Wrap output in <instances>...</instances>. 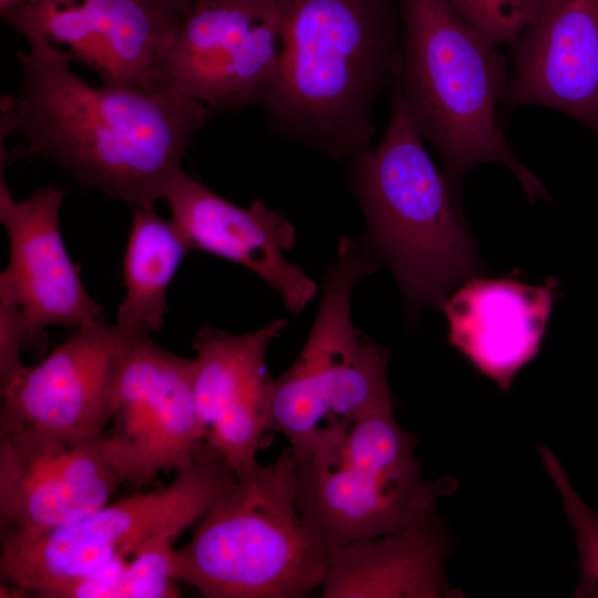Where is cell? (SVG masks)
Returning <instances> with one entry per match:
<instances>
[{"mask_svg":"<svg viewBox=\"0 0 598 598\" xmlns=\"http://www.w3.org/2000/svg\"><path fill=\"white\" fill-rule=\"evenodd\" d=\"M29 45L17 51L18 94L1 99V137L18 132L30 154L65 167L82 185L154 208L212 110L164 90L94 86L59 52Z\"/></svg>","mask_w":598,"mask_h":598,"instance_id":"cell-1","label":"cell"},{"mask_svg":"<svg viewBox=\"0 0 598 598\" xmlns=\"http://www.w3.org/2000/svg\"><path fill=\"white\" fill-rule=\"evenodd\" d=\"M281 52L261 102L271 125L332 158L371 147L372 110L400 55L398 0H276Z\"/></svg>","mask_w":598,"mask_h":598,"instance_id":"cell-2","label":"cell"},{"mask_svg":"<svg viewBox=\"0 0 598 598\" xmlns=\"http://www.w3.org/2000/svg\"><path fill=\"white\" fill-rule=\"evenodd\" d=\"M393 84L380 143L350 162V184L367 220L362 237L394 274L410 319L440 308L458 281L482 269L458 190L430 157Z\"/></svg>","mask_w":598,"mask_h":598,"instance_id":"cell-3","label":"cell"},{"mask_svg":"<svg viewBox=\"0 0 598 598\" xmlns=\"http://www.w3.org/2000/svg\"><path fill=\"white\" fill-rule=\"evenodd\" d=\"M401 47L393 83L420 135L442 154L458 190L474 166H507L529 202L549 200L539 178L513 153L496 115L506 85L496 44L446 0H398Z\"/></svg>","mask_w":598,"mask_h":598,"instance_id":"cell-4","label":"cell"},{"mask_svg":"<svg viewBox=\"0 0 598 598\" xmlns=\"http://www.w3.org/2000/svg\"><path fill=\"white\" fill-rule=\"evenodd\" d=\"M327 558L300 509L288 446L236 477L175 550L174 577L206 598H303L320 589Z\"/></svg>","mask_w":598,"mask_h":598,"instance_id":"cell-5","label":"cell"},{"mask_svg":"<svg viewBox=\"0 0 598 598\" xmlns=\"http://www.w3.org/2000/svg\"><path fill=\"white\" fill-rule=\"evenodd\" d=\"M379 264L362 237L340 238L307 341L269 384L267 429L286 437L295 461L337 444L359 420L394 410L388 381L391 352L351 319L353 288Z\"/></svg>","mask_w":598,"mask_h":598,"instance_id":"cell-6","label":"cell"},{"mask_svg":"<svg viewBox=\"0 0 598 598\" xmlns=\"http://www.w3.org/2000/svg\"><path fill=\"white\" fill-rule=\"evenodd\" d=\"M416 443L389 410L359 420L337 444L293 460L300 509L328 548L403 532L437 515L439 499L455 492L456 481L426 480Z\"/></svg>","mask_w":598,"mask_h":598,"instance_id":"cell-7","label":"cell"},{"mask_svg":"<svg viewBox=\"0 0 598 598\" xmlns=\"http://www.w3.org/2000/svg\"><path fill=\"white\" fill-rule=\"evenodd\" d=\"M236 474L208 443L164 488L136 493L35 539L1 544L0 576L12 592L66 598L83 578L150 537L178 536L231 486Z\"/></svg>","mask_w":598,"mask_h":598,"instance_id":"cell-8","label":"cell"},{"mask_svg":"<svg viewBox=\"0 0 598 598\" xmlns=\"http://www.w3.org/2000/svg\"><path fill=\"white\" fill-rule=\"evenodd\" d=\"M140 485L130 445L117 434L70 440L0 431V540L35 539L106 504L121 484Z\"/></svg>","mask_w":598,"mask_h":598,"instance_id":"cell-9","label":"cell"},{"mask_svg":"<svg viewBox=\"0 0 598 598\" xmlns=\"http://www.w3.org/2000/svg\"><path fill=\"white\" fill-rule=\"evenodd\" d=\"M280 52L276 0H195L166 56L162 89L212 112L260 105Z\"/></svg>","mask_w":598,"mask_h":598,"instance_id":"cell-10","label":"cell"},{"mask_svg":"<svg viewBox=\"0 0 598 598\" xmlns=\"http://www.w3.org/2000/svg\"><path fill=\"white\" fill-rule=\"evenodd\" d=\"M28 42L92 69L102 83L163 90L166 56L182 20L141 0H31L1 11Z\"/></svg>","mask_w":598,"mask_h":598,"instance_id":"cell-11","label":"cell"},{"mask_svg":"<svg viewBox=\"0 0 598 598\" xmlns=\"http://www.w3.org/2000/svg\"><path fill=\"white\" fill-rule=\"evenodd\" d=\"M134 331L104 321L74 329L0 389V431L70 440L104 435L117 413L118 372Z\"/></svg>","mask_w":598,"mask_h":598,"instance_id":"cell-12","label":"cell"},{"mask_svg":"<svg viewBox=\"0 0 598 598\" xmlns=\"http://www.w3.org/2000/svg\"><path fill=\"white\" fill-rule=\"evenodd\" d=\"M64 192L37 189L14 200L0 181V220L10 240V259L0 275V299L23 313L27 348L44 346L45 328L78 329L104 321L102 307L89 295L60 230Z\"/></svg>","mask_w":598,"mask_h":598,"instance_id":"cell-13","label":"cell"},{"mask_svg":"<svg viewBox=\"0 0 598 598\" xmlns=\"http://www.w3.org/2000/svg\"><path fill=\"white\" fill-rule=\"evenodd\" d=\"M194 360L134 331L117 379V433L132 448L142 484L190 464L207 443L193 393Z\"/></svg>","mask_w":598,"mask_h":598,"instance_id":"cell-14","label":"cell"},{"mask_svg":"<svg viewBox=\"0 0 598 598\" xmlns=\"http://www.w3.org/2000/svg\"><path fill=\"white\" fill-rule=\"evenodd\" d=\"M286 327V320L276 319L255 332L231 334L205 326L193 340L196 410L206 429L207 443L236 476L259 465L257 453L268 431L267 399L271 382L266 353Z\"/></svg>","mask_w":598,"mask_h":598,"instance_id":"cell-15","label":"cell"},{"mask_svg":"<svg viewBox=\"0 0 598 598\" xmlns=\"http://www.w3.org/2000/svg\"><path fill=\"white\" fill-rule=\"evenodd\" d=\"M164 199L190 250L241 265L267 282L286 308L299 313L317 295V283L285 257L296 244V228L262 200L240 207L190 177L184 168Z\"/></svg>","mask_w":598,"mask_h":598,"instance_id":"cell-16","label":"cell"},{"mask_svg":"<svg viewBox=\"0 0 598 598\" xmlns=\"http://www.w3.org/2000/svg\"><path fill=\"white\" fill-rule=\"evenodd\" d=\"M502 101L555 109L598 137V0H551L514 44Z\"/></svg>","mask_w":598,"mask_h":598,"instance_id":"cell-17","label":"cell"},{"mask_svg":"<svg viewBox=\"0 0 598 598\" xmlns=\"http://www.w3.org/2000/svg\"><path fill=\"white\" fill-rule=\"evenodd\" d=\"M514 276H473L440 306L448 343L502 391L538 355L558 292L555 278L529 285Z\"/></svg>","mask_w":598,"mask_h":598,"instance_id":"cell-18","label":"cell"},{"mask_svg":"<svg viewBox=\"0 0 598 598\" xmlns=\"http://www.w3.org/2000/svg\"><path fill=\"white\" fill-rule=\"evenodd\" d=\"M452 540L436 515L403 532L328 548L322 598L462 596L445 576Z\"/></svg>","mask_w":598,"mask_h":598,"instance_id":"cell-19","label":"cell"},{"mask_svg":"<svg viewBox=\"0 0 598 598\" xmlns=\"http://www.w3.org/2000/svg\"><path fill=\"white\" fill-rule=\"evenodd\" d=\"M189 247L175 223L154 208L133 207L124 252L125 298L116 323L137 331H158L167 310L166 292Z\"/></svg>","mask_w":598,"mask_h":598,"instance_id":"cell-20","label":"cell"},{"mask_svg":"<svg viewBox=\"0 0 598 598\" xmlns=\"http://www.w3.org/2000/svg\"><path fill=\"white\" fill-rule=\"evenodd\" d=\"M538 448L544 468L560 494L565 515L576 537L580 580L575 597L598 598V512L578 494L553 451L545 445Z\"/></svg>","mask_w":598,"mask_h":598,"instance_id":"cell-21","label":"cell"},{"mask_svg":"<svg viewBox=\"0 0 598 598\" xmlns=\"http://www.w3.org/2000/svg\"><path fill=\"white\" fill-rule=\"evenodd\" d=\"M169 533L145 540L131 557L114 598H175L174 543Z\"/></svg>","mask_w":598,"mask_h":598,"instance_id":"cell-22","label":"cell"},{"mask_svg":"<svg viewBox=\"0 0 598 598\" xmlns=\"http://www.w3.org/2000/svg\"><path fill=\"white\" fill-rule=\"evenodd\" d=\"M495 44H515L551 0H446Z\"/></svg>","mask_w":598,"mask_h":598,"instance_id":"cell-23","label":"cell"},{"mask_svg":"<svg viewBox=\"0 0 598 598\" xmlns=\"http://www.w3.org/2000/svg\"><path fill=\"white\" fill-rule=\"evenodd\" d=\"M27 348L21 308L0 299V389L6 386L24 367L22 351Z\"/></svg>","mask_w":598,"mask_h":598,"instance_id":"cell-24","label":"cell"},{"mask_svg":"<svg viewBox=\"0 0 598 598\" xmlns=\"http://www.w3.org/2000/svg\"><path fill=\"white\" fill-rule=\"evenodd\" d=\"M171 17L183 20L195 0H141Z\"/></svg>","mask_w":598,"mask_h":598,"instance_id":"cell-25","label":"cell"},{"mask_svg":"<svg viewBox=\"0 0 598 598\" xmlns=\"http://www.w3.org/2000/svg\"><path fill=\"white\" fill-rule=\"evenodd\" d=\"M31 0H0V11L7 10L11 7L18 6L23 2H28Z\"/></svg>","mask_w":598,"mask_h":598,"instance_id":"cell-26","label":"cell"}]
</instances>
